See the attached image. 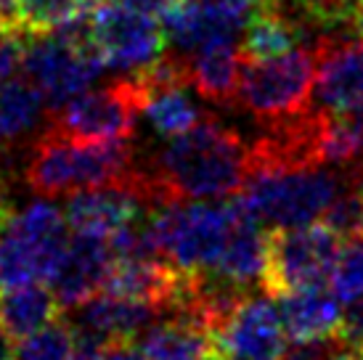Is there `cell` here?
Wrapping results in <instances>:
<instances>
[{
	"label": "cell",
	"mask_w": 363,
	"mask_h": 360,
	"mask_svg": "<svg viewBox=\"0 0 363 360\" xmlns=\"http://www.w3.org/2000/svg\"><path fill=\"white\" fill-rule=\"evenodd\" d=\"M252 167V143L204 114L186 133L162 138V143L138 162L135 180L146 207L172 201L231 199L242 191Z\"/></svg>",
	"instance_id": "obj_1"
},
{
	"label": "cell",
	"mask_w": 363,
	"mask_h": 360,
	"mask_svg": "<svg viewBox=\"0 0 363 360\" xmlns=\"http://www.w3.org/2000/svg\"><path fill=\"white\" fill-rule=\"evenodd\" d=\"M361 175L363 164H273L252 157L236 196L268 230L300 228L323 218L345 186Z\"/></svg>",
	"instance_id": "obj_2"
},
{
	"label": "cell",
	"mask_w": 363,
	"mask_h": 360,
	"mask_svg": "<svg viewBox=\"0 0 363 360\" xmlns=\"http://www.w3.org/2000/svg\"><path fill=\"white\" fill-rule=\"evenodd\" d=\"M138 157L128 140H77L45 125L30 143L24 183L40 196H69L74 191L128 183Z\"/></svg>",
	"instance_id": "obj_3"
},
{
	"label": "cell",
	"mask_w": 363,
	"mask_h": 360,
	"mask_svg": "<svg viewBox=\"0 0 363 360\" xmlns=\"http://www.w3.org/2000/svg\"><path fill=\"white\" fill-rule=\"evenodd\" d=\"M69 239V220L51 201L38 199L11 212L0 230V289L48 281Z\"/></svg>",
	"instance_id": "obj_4"
},
{
	"label": "cell",
	"mask_w": 363,
	"mask_h": 360,
	"mask_svg": "<svg viewBox=\"0 0 363 360\" xmlns=\"http://www.w3.org/2000/svg\"><path fill=\"white\" fill-rule=\"evenodd\" d=\"M313 85H315L313 48H297L273 59L244 56L242 80L233 106L252 114L260 125L292 120L311 109Z\"/></svg>",
	"instance_id": "obj_5"
},
{
	"label": "cell",
	"mask_w": 363,
	"mask_h": 360,
	"mask_svg": "<svg viewBox=\"0 0 363 360\" xmlns=\"http://www.w3.org/2000/svg\"><path fill=\"white\" fill-rule=\"evenodd\" d=\"M146 88L138 74H122L51 111L48 125L77 140H130L143 114Z\"/></svg>",
	"instance_id": "obj_6"
},
{
	"label": "cell",
	"mask_w": 363,
	"mask_h": 360,
	"mask_svg": "<svg viewBox=\"0 0 363 360\" xmlns=\"http://www.w3.org/2000/svg\"><path fill=\"white\" fill-rule=\"evenodd\" d=\"M93 40L106 69L141 74L164 56V30L157 16L125 6L122 0H99L91 9Z\"/></svg>",
	"instance_id": "obj_7"
},
{
	"label": "cell",
	"mask_w": 363,
	"mask_h": 360,
	"mask_svg": "<svg viewBox=\"0 0 363 360\" xmlns=\"http://www.w3.org/2000/svg\"><path fill=\"white\" fill-rule=\"evenodd\" d=\"M340 249L342 239L323 223L271 230L265 291L279 297L289 289L329 283Z\"/></svg>",
	"instance_id": "obj_8"
},
{
	"label": "cell",
	"mask_w": 363,
	"mask_h": 360,
	"mask_svg": "<svg viewBox=\"0 0 363 360\" xmlns=\"http://www.w3.org/2000/svg\"><path fill=\"white\" fill-rule=\"evenodd\" d=\"M315 85L313 103L326 114L363 117V38L321 35L315 45Z\"/></svg>",
	"instance_id": "obj_9"
},
{
	"label": "cell",
	"mask_w": 363,
	"mask_h": 360,
	"mask_svg": "<svg viewBox=\"0 0 363 360\" xmlns=\"http://www.w3.org/2000/svg\"><path fill=\"white\" fill-rule=\"evenodd\" d=\"M286 347V326L279 300L265 289L250 294L215 334V350L244 360H279Z\"/></svg>",
	"instance_id": "obj_10"
},
{
	"label": "cell",
	"mask_w": 363,
	"mask_h": 360,
	"mask_svg": "<svg viewBox=\"0 0 363 360\" xmlns=\"http://www.w3.org/2000/svg\"><path fill=\"white\" fill-rule=\"evenodd\" d=\"M162 313L164 310L152 302L128 300L111 291H99L88 300H82L80 305L67 308L64 320L69 323L72 334L111 344V342H133Z\"/></svg>",
	"instance_id": "obj_11"
},
{
	"label": "cell",
	"mask_w": 363,
	"mask_h": 360,
	"mask_svg": "<svg viewBox=\"0 0 363 360\" xmlns=\"http://www.w3.org/2000/svg\"><path fill=\"white\" fill-rule=\"evenodd\" d=\"M111 265H114V252L109 236L93 230H72L69 244L48 279V286L56 294L61 310L74 308L82 300L104 291Z\"/></svg>",
	"instance_id": "obj_12"
},
{
	"label": "cell",
	"mask_w": 363,
	"mask_h": 360,
	"mask_svg": "<svg viewBox=\"0 0 363 360\" xmlns=\"http://www.w3.org/2000/svg\"><path fill=\"white\" fill-rule=\"evenodd\" d=\"M167 45L181 56H194L210 48L236 45L244 35L242 21L212 11L196 0H181L160 16Z\"/></svg>",
	"instance_id": "obj_13"
},
{
	"label": "cell",
	"mask_w": 363,
	"mask_h": 360,
	"mask_svg": "<svg viewBox=\"0 0 363 360\" xmlns=\"http://www.w3.org/2000/svg\"><path fill=\"white\" fill-rule=\"evenodd\" d=\"M141 210H146V201L133 178L128 183H109V186L74 191L67 196L64 215L72 230H93V233L111 236Z\"/></svg>",
	"instance_id": "obj_14"
},
{
	"label": "cell",
	"mask_w": 363,
	"mask_h": 360,
	"mask_svg": "<svg viewBox=\"0 0 363 360\" xmlns=\"http://www.w3.org/2000/svg\"><path fill=\"white\" fill-rule=\"evenodd\" d=\"M133 342L149 360H207L215 352L210 331L178 310H164Z\"/></svg>",
	"instance_id": "obj_15"
},
{
	"label": "cell",
	"mask_w": 363,
	"mask_h": 360,
	"mask_svg": "<svg viewBox=\"0 0 363 360\" xmlns=\"http://www.w3.org/2000/svg\"><path fill=\"white\" fill-rule=\"evenodd\" d=\"M289 339H315L340 334L342 302L329 283H313L289 289L276 297Z\"/></svg>",
	"instance_id": "obj_16"
},
{
	"label": "cell",
	"mask_w": 363,
	"mask_h": 360,
	"mask_svg": "<svg viewBox=\"0 0 363 360\" xmlns=\"http://www.w3.org/2000/svg\"><path fill=\"white\" fill-rule=\"evenodd\" d=\"M48 117V101L27 74L0 82V135L6 143L35 140L45 130Z\"/></svg>",
	"instance_id": "obj_17"
},
{
	"label": "cell",
	"mask_w": 363,
	"mask_h": 360,
	"mask_svg": "<svg viewBox=\"0 0 363 360\" xmlns=\"http://www.w3.org/2000/svg\"><path fill=\"white\" fill-rule=\"evenodd\" d=\"M186 61H189V82L199 99L210 101L215 106L236 103L244 64V53L236 50V45L202 50V53L186 56Z\"/></svg>",
	"instance_id": "obj_18"
},
{
	"label": "cell",
	"mask_w": 363,
	"mask_h": 360,
	"mask_svg": "<svg viewBox=\"0 0 363 360\" xmlns=\"http://www.w3.org/2000/svg\"><path fill=\"white\" fill-rule=\"evenodd\" d=\"M59 315L61 305L56 294L51 291V286H40V281L0 289V326L13 342L48 326Z\"/></svg>",
	"instance_id": "obj_19"
},
{
	"label": "cell",
	"mask_w": 363,
	"mask_h": 360,
	"mask_svg": "<svg viewBox=\"0 0 363 360\" xmlns=\"http://www.w3.org/2000/svg\"><path fill=\"white\" fill-rule=\"evenodd\" d=\"M143 88H146L143 117L160 138L186 133L204 117L199 103L189 93V88H191L189 82H162V85L143 82Z\"/></svg>",
	"instance_id": "obj_20"
},
{
	"label": "cell",
	"mask_w": 363,
	"mask_h": 360,
	"mask_svg": "<svg viewBox=\"0 0 363 360\" xmlns=\"http://www.w3.org/2000/svg\"><path fill=\"white\" fill-rule=\"evenodd\" d=\"M303 40H308V35L297 21L276 9H262L244 27L242 50L250 59H273L294 50Z\"/></svg>",
	"instance_id": "obj_21"
},
{
	"label": "cell",
	"mask_w": 363,
	"mask_h": 360,
	"mask_svg": "<svg viewBox=\"0 0 363 360\" xmlns=\"http://www.w3.org/2000/svg\"><path fill=\"white\" fill-rule=\"evenodd\" d=\"M88 9H93L91 0H16L13 21L27 35H43Z\"/></svg>",
	"instance_id": "obj_22"
},
{
	"label": "cell",
	"mask_w": 363,
	"mask_h": 360,
	"mask_svg": "<svg viewBox=\"0 0 363 360\" xmlns=\"http://www.w3.org/2000/svg\"><path fill=\"white\" fill-rule=\"evenodd\" d=\"M16 360H74V337L69 323L59 315L48 326L32 331L30 337L16 342L13 347Z\"/></svg>",
	"instance_id": "obj_23"
},
{
	"label": "cell",
	"mask_w": 363,
	"mask_h": 360,
	"mask_svg": "<svg viewBox=\"0 0 363 360\" xmlns=\"http://www.w3.org/2000/svg\"><path fill=\"white\" fill-rule=\"evenodd\" d=\"M329 286L345 305L363 294V233L342 241L340 257L329 276Z\"/></svg>",
	"instance_id": "obj_24"
},
{
	"label": "cell",
	"mask_w": 363,
	"mask_h": 360,
	"mask_svg": "<svg viewBox=\"0 0 363 360\" xmlns=\"http://www.w3.org/2000/svg\"><path fill=\"white\" fill-rule=\"evenodd\" d=\"M321 220L342 241L363 233V175L345 186L342 193L323 212Z\"/></svg>",
	"instance_id": "obj_25"
},
{
	"label": "cell",
	"mask_w": 363,
	"mask_h": 360,
	"mask_svg": "<svg viewBox=\"0 0 363 360\" xmlns=\"http://www.w3.org/2000/svg\"><path fill=\"white\" fill-rule=\"evenodd\" d=\"M30 35L13 21L0 19V82L16 77V72L24 64V50H27Z\"/></svg>",
	"instance_id": "obj_26"
},
{
	"label": "cell",
	"mask_w": 363,
	"mask_h": 360,
	"mask_svg": "<svg viewBox=\"0 0 363 360\" xmlns=\"http://www.w3.org/2000/svg\"><path fill=\"white\" fill-rule=\"evenodd\" d=\"M345 350H350V344L340 334H329L315 339H292V344L284 347L279 360H334Z\"/></svg>",
	"instance_id": "obj_27"
},
{
	"label": "cell",
	"mask_w": 363,
	"mask_h": 360,
	"mask_svg": "<svg viewBox=\"0 0 363 360\" xmlns=\"http://www.w3.org/2000/svg\"><path fill=\"white\" fill-rule=\"evenodd\" d=\"M340 337L350 347H363V294L347 302L342 310V323H340Z\"/></svg>",
	"instance_id": "obj_28"
},
{
	"label": "cell",
	"mask_w": 363,
	"mask_h": 360,
	"mask_svg": "<svg viewBox=\"0 0 363 360\" xmlns=\"http://www.w3.org/2000/svg\"><path fill=\"white\" fill-rule=\"evenodd\" d=\"M125 6L130 9H138L143 13H152V16H162L164 11H170L172 6H178L181 0H122Z\"/></svg>",
	"instance_id": "obj_29"
},
{
	"label": "cell",
	"mask_w": 363,
	"mask_h": 360,
	"mask_svg": "<svg viewBox=\"0 0 363 360\" xmlns=\"http://www.w3.org/2000/svg\"><path fill=\"white\" fill-rule=\"evenodd\" d=\"M13 355V347H11V337L6 334V329L0 326V360H9Z\"/></svg>",
	"instance_id": "obj_30"
},
{
	"label": "cell",
	"mask_w": 363,
	"mask_h": 360,
	"mask_svg": "<svg viewBox=\"0 0 363 360\" xmlns=\"http://www.w3.org/2000/svg\"><path fill=\"white\" fill-rule=\"evenodd\" d=\"M353 32L363 38V0H355V16H353Z\"/></svg>",
	"instance_id": "obj_31"
},
{
	"label": "cell",
	"mask_w": 363,
	"mask_h": 360,
	"mask_svg": "<svg viewBox=\"0 0 363 360\" xmlns=\"http://www.w3.org/2000/svg\"><path fill=\"white\" fill-rule=\"evenodd\" d=\"M13 6H16V0H0V19L13 21ZM13 24H16V21H13Z\"/></svg>",
	"instance_id": "obj_32"
},
{
	"label": "cell",
	"mask_w": 363,
	"mask_h": 360,
	"mask_svg": "<svg viewBox=\"0 0 363 360\" xmlns=\"http://www.w3.org/2000/svg\"><path fill=\"white\" fill-rule=\"evenodd\" d=\"M9 215H11V207L9 201H6V193H0V230H3V225L9 220Z\"/></svg>",
	"instance_id": "obj_33"
},
{
	"label": "cell",
	"mask_w": 363,
	"mask_h": 360,
	"mask_svg": "<svg viewBox=\"0 0 363 360\" xmlns=\"http://www.w3.org/2000/svg\"><path fill=\"white\" fill-rule=\"evenodd\" d=\"M297 0H268V6L265 9H289V6H294Z\"/></svg>",
	"instance_id": "obj_34"
},
{
	"label": "cell",
	"mask_w": 363,
	"mask_h": 360,
	"mask_svg": "<svg viewBox=\"0 0 363 360\" xmlns=\"http://www.w3.org/2000/svg\"><path fill=\"white\" fill-rule=\"evenodd\" d=\"M212 360H244V358H236V355H228V352L215 350V352H212Z\"/></svg>",
	"instance_id": "obj_35"
},
{
	"label": "cell",
	"mask_w": 363,
	"mask_h": 360,
	"mask_svg": "<svg viewBox=\"0 0 363 360\" xmlns=\"http://www.w3.org/2000/svg\"><path fill=\"white\" fill-rule=\"evenodd\" d=\"M358 360H363V347H358Z\"/></svg>",
	"instance_id": "obj_36"
},
{
	"label": "cell",
	"mask_w": 363,
	"mask_h": 360,
	"mask_svg": "<svg viewBox=\"0 0 363 360\" xmlns=\"http://www.w3.org/2000/svg\"><path fill=\"white\" fill-rule=\"evenodd\" d=\"M0 154H3V135H0Z\"/></svg>",
	"instance_id": "obj_37"
},
{
	"label": "cell",
	"mask_w": 363,
	"mask_h": 360,
	"mask_svg": "<svg viewBox=\"0 0 363 360\" xmlns=\"http://www.w3.org/2000/svg\"><path fill=\"white\" fill-rule=\"evenodd\" d=\"M96 3H99V0H91V6H96Z\"/></svg>",
	"instance_id": "obj_38"
},
{
	"label": "cell",
	"mask_w": 363,
	"mask_h": 360,
	"mask_svg": "<svg viewBox=\"0 0 363 360\" xmlns=\"http://www.w3.org/2000/svg\"><path fill=\"white\" fill-rule=\"evenodd\" d=\"M0 193H6V191H3V186H0Z\"/></svg>",
	"instance_id": "obj_39"
},
{
	"label": "cell",
	"mask_w": 363,
	"mask_h": 360,
	"mask_svg": "<svg viewBox=\"0 0 363 360\" xmlns=\"http://www.w3.org/2000/svg\"><path fill=\"white\" fill-rule=\"evenodd\" d=\"M207 360H212V355H210V358H207Z\"/></svg>",
	"instance_id": "obj_40"
}]
</instances>
